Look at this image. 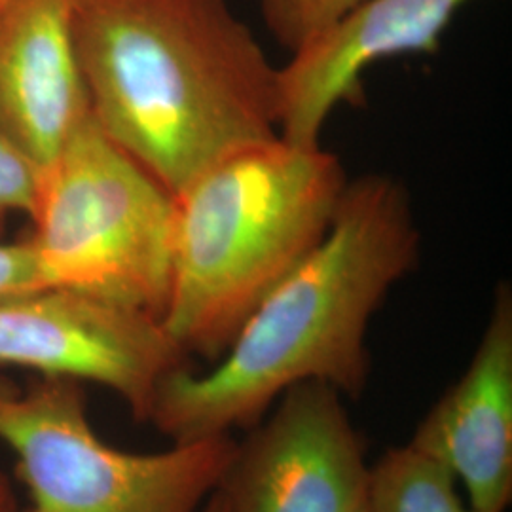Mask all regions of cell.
<instances>
[{
  "label": "cell",
  "instance_id": "obj_1",
  "mask_svg": "<svg viewBox=\"0 0 512 512\" xmlns=\"http://www.w3.org/2000/svg\"><path fill=\"white\" fill-rule=\"evenodd\" d=\"M420 245L399 179H349L325 238L264 296L211 370L183 366L165 378L148 421L173 442H190L251 429L302 382L359 397L370 319L416 268Z\"/></svg>",
  "mask_w": 512,
  "mask_h": 512
},
{
  "label": "cell",
  "instance_id": "obj_2",
  "mask_svg": "<svg viewBox=\"0 0 512 512\" xmlns=\"http://www.w3.org/2000/svg\"><path fill=\"white\" fill-rule=\"evenodd\" d=\"M97 126L175 196L279 135V67L228 0H74Z\"/></svg>",
  "mask_w": 512,
  "mask_h": 512
},
{
  "label": "cell",
  "instance_id": "obj_3",
  "mask_svg": "<svg viewBox=\"0 0 512 512\" xmlns=\"http://www.w3.org/2000/svg\"><path fill=\"white\" fill-rule=\"evenodd\" d=\"M349 177L323 145L277 135L239 148L175 194L162 325L217 361L264 296L329 232Z\"/></svg>",
  "mask_w": 512,
  "mask_h": 512
},
{
  "label": "cell",
  "instance_id": "obj_4",
  "mask_svg": "<svg viewBox=\"0 0 512 512\" xmlns=\"http://www.w3.org/2000/svg\"><path fill=\"white\" fill-rule=\"evenodd\" d=\"M175 196L90 116L44 169L29 239L52 289L162 321Z\"/></svg>",
  "mask_w": 512,
  "mask_h": 512
},
{
  "label": "cell",
  "instance_id": "obj_5",
  "mask_svg": "<svg viewBox=\"0 0 512 512\" xmlns=\"http://www.w3.org/2000/svg\"><path fill=\"white\" fill-rule=\"evenodd\" d=\"M0 440L38 512H200L236 456L232 435L135 454L110 446L88 418L84 382L0 372Z\"/></svg>",
  "mask_w": 512,
  "mask_h": 512
},
{
  "label": "cell",
  "instance_id": "obj_6",
  "mask_svg": "<svg viewBox=\"0 0 512 512\" xmlns=\"http://www.w3.org/2000/svg\"><path fill=\"white\" fill-rule=\"evenodd\" d=\"M188 359L145 311L63 289L0 300V366L103 385L137 421Z\"/></svg>",
  "mask_w": 512,
  "mask_h": 512
},
{
  "label": "cell",
  "instance_id": "obj_7",
  "mask_svg": "<svg viewBox=\"0 0 512 512\" xmlns=\"http://www.w3.org/2000/svg\"><path fill=\"white\" fill-rule=\"evenodd\" d=\"M238 442L220 480L228 512H361L370 465L342 393L323 382L287 389Z\"/></svg>",
  "mask_w": 512,
  "mask_h": 512
},
{
  "label": "cell",
  "instance_id": "obj_8",
  "mask_svg": "<svg viewBox=\"0 0 512 512\" xmlns=\"http://www.w3.org/2000/svg\"><path fill=\"white\" fill-rule=\"evenodd\" d=\"M469 0H365L279 67V135L319 145L330 114L363 99V74L376 63L433 54Z\"/></svg>",
  "mask_w": 512,
  "mask_h": 512
},
{
  "label": "cell",
  "instance_id": "obj_9",
  "mask_svg": "<svg viewBox=\"0 0 512 512\" xmlns=\"http://www.w3.org/2000/svg\"><path fill=\"white\" fill-rule=\"evenodd\" d=\"M463 484L478 512L512 499V294L499 285L473 359L408 442Z\"/></svg>",
  "mask_w": 512,
  "mask_h": 512
},
{
  "label": "cell",
  "instance_id": "obj_10",
  "mask_svg": "<svg viewBox=\"0 0 512 512\" xmlns=\"http://www.w3.org/2000/svg\"><path fill=\"white\" fill-rule=\"evenodd\" d=\"M74 0L0 4V126L44 169L90 116Z\"/></svg>",
  "mask_w": 512,
  "mask_h": 512
},
{
  "label": "cell",
  "instance_id": "obj_11",
  "mask_svg": "<svg viewBox=\"0 0 512 512\" xmlns=\"http://www.w3.org/2000/svg\"><path fill=\"white\" fill-rule=\"evenodd\" d=\"M368 512H478L463 501L442 463L404 444L370 467Z\"/></svg>",
  "mask_w": 512,
  "mask_h": 512
},
{
  "label": "cell",
  "instance_id": "obj_12",
  "mask_svg": "<svg viewBox=\"0 0 512 512\" xmlns=\"http://www.w3.org/2000/svg\"><path fill=\"white\" fill-rule=\"evenodd\" d=\"M365 0H260L272 37L289 54L306 46Z\"/></svg>",
  "mask_w": 512,
  "mask_h": 512
},
{
  "label": "cell",
  "instance_id": "obj_13",
  "mask_svg": "<svg viewBox=\"0 0 512 512\" xmlns=\"http://www.w3.org/2000/svg\"><path fill=\"white\" fill-rule=\"evenodd\" d=\"M44 167L0 126V228L12 213L33 215Z\"/></svg>",
  "mask_w": 512,
  "mask_h": 512
},
{
  "label": "cell",
  "instance_id": "obj_14",
  "mask_svg": "<svg viewBox=\"0 0 512 512\" xmlns=\"http://www.w3.org/2000/svg\"><path fill=\"white\" fill-rule=\"evenodd\" d=\"M33 245L27 241L0 243V300L50 291Z\"/></svg>",
  "mask_w": 512,
  "mask_h": 512
},
{
  "label": "cell",
  "instance_id": "obj_15",
  "mask_svg": "<svg viewBox=\"0 0 512 512\" xmlns=\"http://www.w3.org/2000/svg\"><path fill=\"white\" fill-rule=\"evenodd\" d=\"M200 512H228L226 501H224V497H222L219 490H215L213 494L207 497V501L203 503V507L200 509Z\"/></svg>",
  "mask_w": 512,
  "mask_h": 512
},
{
  "label": "cell",
  "instance_id": "obj_16",
  "mask_svg": "<svg viewBox=\"0 0 512 512\" xmlns=\"http://www.w3.org/2000/svg\"><path fill=\"white\" fill-rule=\"evenodd\" d=\"M14 507V501H12V488H10V482L8 478L0 473V511H6Z\"/></svg>",
  "mask_w": 512,
  "mask_h": 512
},
{
  "label": "cell",
  "instance_id": "obj_17",
  "mask_svg": "<svg viewBox=\"0 0 512 512\" xmlns=\"http://www.w3.org/2000/svg\"><path fill=\"white\" fill-rule=\"evenodd\" d=\"M0 512H38L35 507H27V509H16V507H10V509H6V511H0Z\"/></svg>",
  "mask_w": 512,
  "mask_h": 512
},
{
  "label": "cell",
  "instance_id": "obj_18",
  "mask_svg": "<svg viewBox=\"0 0 512 512\" xmlns=\"http://www.w3.org/2000/svg\"><path fill=\"white\" fill-rule=\"evenodd\" d=\"M361 512H368V509H363V511H361Z\"/></svg>",
  "mask_w": 512,
  "mask_h": 512
},
{
  "label": "cell",
  "instance_id": "obj_19",
  "mask_svg": "<svg viewBox=\"0 0 512 512\" xmlns=\"http://www.w3.org/2000/svg\"><path fill=\"white\" fill-rule=\"evenodd\" d=\"M2 2H4V0H0V4H2Z\"/></svg>",
  "mask_w": 512,
  "mask_h": 512
}]
</instances>
